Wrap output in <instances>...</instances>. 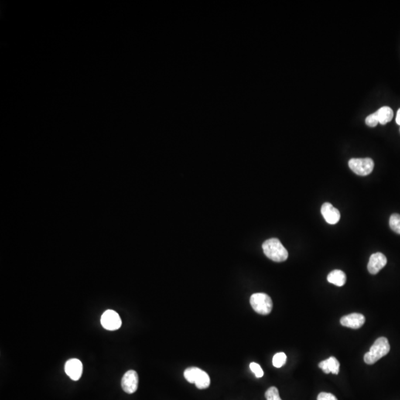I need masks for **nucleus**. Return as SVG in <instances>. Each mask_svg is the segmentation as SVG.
<instances>
[{
  "instance_id": "obj_1",
  "label": "nucleus",
  "mask_w": 400,
  "mask_h": 400,
  "mask_svg": "<svg viewBox=\"0 0 400 400\" xmlns=\"http://www.w3.org/2000/svg\"><path fill=\"white\" fill-rule=\"evenodd\" d=\"M262 249L268 259L277 262H282L288 259V251L278 239L271 238L264 242Z\"/></svg>"
},
{
  "instance_id": "obj_2",
  "label": "nucleus",
  "mask_w": 400,
  "mask_h": 400,
  "mask_svg": "<svg viewBox=\"0 0 400 400\" xmlns=\"http://www.w3.org/2000/svg\"><path fill=\"white\" fill-rule=\"evenodd\" d=\"M391 346L387 338L380 337L376 340L368 352L365 354L364 361L366 364L373 365L389 353Z\"/></svg>"
},
{
  "instance_id": "obj_3",
  "label": "nucleus",
  "mask_w": 400,
  "mask_h": 400,
  "mask_svg": "<svg viewBox=\"0 0 400 400\" xmlns=\"http://www.w3.org/2000/svg\"><path fill=\"white\" fill-rule=\"evenodd\" d=\"M184 377L189 383H194L199 389H206L210 385V380L209 374L199 367H188L184 371Z\"/></svg>"
},
{
  "instance_id": "obj_4",
  "label": "nucleus",
  "mask_w": 400,
  "mask_h": 400,
  "mask_svg": "<svg viewBox=\"0 0 400 400\" xmlns=\"http://www.w3.org/2000/svg\"><path fill=\"white\" fill-rule=\"evenodd\" d=\"M250 303L253 309L259 314L268 315L272 311V299L266 294H254L250 298Z\"/></svg>"
},
{
  "instance_id": "obj_5",
  "label": "nucleus",
  "mask_w": 400,
  "mask_h": 400,
  "mask_svg": "<svg viewBox=\"0 0 400 400\" xmlns=\"http://www.w3.org/2000/svg\"><path fill=\"white\" fill-rule=\"evenodd\" d=\"M349 168L359 176H367L374 170V162L371 158L357 159L353 158L348 162Z\"/></svg>"
},
{
  "instance_id": "obj_6",
  "label": "nucleus",
  "mask_w": 400,
  "mask_h": 400,
  "mask_svg": "<svg viewBox=\"0 0 400 400\" xmlns=\"http://www.w3.org/2000/svg\"><path fill=\"white\" fill-rule=\"evenodd\" d=\"M101 324L106 330H118L122 326V319L117 312L107 310L102 315Z\"/></svg>"
},
{
  "instance_id": "obj_7",
  "label": "nucleus",
  "mask_w": 400,
  "mask_h": 400,
  "mask_svg": "<svg viewBox=\"0 0 400 400\" xmlns=\"http://www.w3.org/2000/svg\"><path fill=\"white\" fill-rule=\"evenodd\" d=\"M139 384V377L134 370L127 371L121 381L122 388L127 394H134L137 391Z\"/></svg>"
},
{
  "instance_id": "obj_8",
  "label": "nucleus",
  "mask_w": 400,
  "mask_h": 400,
  "mask_svg": "<svg viewBox=\"0 0 400 400\" xmlns=\"http://www.w3.org/2000/svg\"><path fill=\"white\" fill-rule=\"evenodd\" d=\"M83 370V363L77 359L69 360L65 365V371L66 374L74 381H77L81 378Z\"/></svg>"
},
{
  "instance_id": "obj_9",
  "label": "nucleus",
  "mask_w": 400,
  "mask_h": 400,
  "mask_svg": "<svg viewBox=\"0 0 400 400\" xmlns=\"http://www.w3.org/2000/svg\"><path fill=\"white\" fill-rule=\"evenodd\" d=\"M387 264V258L382 253L372 254L367 264V270L371 274H377L384 268Z\"/></svg>"
},
{
  "instance_id": "obj_10",
  "label": "nucleus",
  "mask_w": 400,
  "mask_h": 400,
  "mask_svg": "<svg viewBox=\"0 0 400 400\" xmlns=\"http://www.w3.org/2000/svg\"><path fill=\"white\" fill-rule=\"evenodd\" d=\"M365 317L361 313H353L343 316L340 319V323L345 327L352 329H359L365 324Z\"/></svg>"
},
{
  "instance_id": "obj_11",
  "label": "nucleus",
  "mask_w": 400,
  "mask_h": 400,
  "mask_svg": "<svg viewBox=\"0 0 400 400\" xmlns=\"http://www.w3.org/2000/svg\"><path fill=\"white\" fill-rule=\"evenodd\" d=\"M321 213L325 220L329 224L335 225L340 221V213L338 209L333 207L330 203H326L321 208Z\"/></svg>"
},
{
  "instance_id": "obj_12",
  "label": "nucleus",
  "mask_w": 400,
  "mask_h": 400,
  "mask_svg": "<svg viewBox=\"0 0 400 400\" xmlns=\"http://www.w3.org/2000/svg\"><path fill=\"white\" fill-rule=\"evenodd\" d=\"M340 364L337 359L334 357H330L328 360H323L319 364V368L322 369L326 374L332 373L333 374H339Z\"/></svg>"
},
{
  "instance_id": "obj_13",
  "label": "nucleus",
  "mask_w": 400,
  "mask_h": 400,
  "mask_svg": "<svg viewBox=\"0 0 400 400\" xmlns=\"http://www.w3.org/2000/svg\"><path fill=\"white\" fill-rule=\"evenodd\" d=\"M327 279L330 283L333 284L336 286L342 287L346 284L347 278L343 271L334 270L328 275Z\"/></svg>"
},
{
  "instance_id": "obj_14",
  "label": "nucleus",
  "mask_w": 400,
  "mask_h": 400,
  "mask_svg": "<svg viewBox=\"0 0 400 400\" xmlns=\"http://www.w3.org/2000/svg\"><path fill=\"white\" fill-rule=\"evenodd\" d=\"M378 117L379 123L381 125H385L387 123L391 121L394 117V112L391 107L388 106L381 107L378 111H376Z\"/></svg>"
},
{
  "instance_id": "obj_15",
  "label": "nucleus",
  "mask_w": 400,
  "mask_h": 400,
  "mask_svg": "<svg viewBox=\"0 0 400 400\" xmlns=\"http://www.w3.org/2000/svg\"><path fill=\"white\" fill-rule=\"evenodd\" d=\"M389 225L392 230L397 234H400V215L394 213L390 217Z\"/></svg>"
},
{
  "instance_id": "obj_16",
  "label": "nucleus",
  "mask_w": 400,
  "mask_h": 400,
  "mask_svg": "<svg viewBox=\"0 0 400 400\" xmlns=\"http://www.w3.org/2000/svg\"><path fill=\"white\" fill-rule=\"evenodd\" d=\"M286 360L287 357L285 353L280 352V353H276L275 355L273 357V365H274V367L279 368V367H282V366L285 364Z\"/></svg>"
},
{
  "instance_id": "obj_17",
  "label": "nucleus",
  "mask_w": 400,
  "mask_h": 400,
  "mask_svg": "<svg viewBox=\"0 0 400 400\" xmlns=\"http://www.w3.org/2000/svg\"><path fill=\"white\" fill-rule=\"evenodd\" d=\"M265 396L266 400H282L279 397V390L274 386L268 388L265 392Z\"/></svg>"
},
{
  "instance_id": "obj_18",
  "label": "nucleus",
  "mask_w": 400,
  "mask_h": 400,
  "mask_svg": "<svg viewBox=\"0 0 400 400\" xmlns=\"http://www.w3.org/2000/svg\"><path fill=\"white\" fill-rule=\"evenodd\" d=\"M250 368H251V371L255 374L257 378H261V377H263V370L261 369L260 365L256 363H251L250 364Z\"/></svg>"
},
{
  "instance_id": "obj_19",
  "label": "nucleus",
  "mask_w": 400,
  "mask_h": 400,
  "mask_svg": "<svg viewBox=\"0 0 400 400\" xmlns=\"http://www.w3.org/2000/svg\"><path fill=\"white\" fill-rule=\"evenodd\" d=\"M365 123L366 125L369 127H372L373 128V127L377 126L379 123L377 113H374V114H371V115H369L368 117H366Z\"/></svg>"
},
{
  "instance_id": "obj_20",
  "label": "nucleus",
  "mask_w": 400,
  "mask_h": 400,
  "mask_svg": "<svg viewBox=\"0 0 400 400\" xmlns=\"http://www.w3.org/2000/svg\"><path fill=\"white\" fill-rule=\"evenodd\" d=\"M317 400H338L333 394L330 393L321 392L318 395Z\"/></svg>"
},
{
  "instance_id": "obj_21",
  "label": "nucleus",
  "mask_w": 400,
  "mask_h": 400,
  "mask_svg": "<svg viewBox=\"0 0 400 400\" xmlns=\"http://www.w3.org/2000/svg\"><path fill=\"white\" fill-rule=\"evenodd\" d=\"M396 122L397 125H400V108L397 111V117H396Z\"/></svg>"
}]
</instances>
